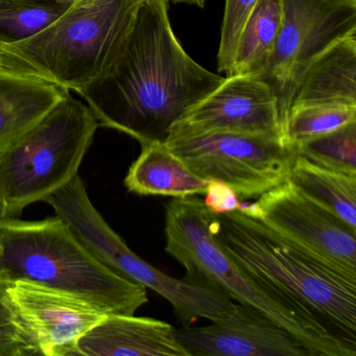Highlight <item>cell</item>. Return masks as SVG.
I'll return each instance as SVG.
<instances>
[{
  "instance_id": "obj_1",
  "label": "cell",
  "mask_w": 356,
  "mask_h": 356,
  "mask_svg": "<svg viewBox=\"0 0 356 356\" xmlns=\"http://www.w3.org/2000/svg\"><path fill=\"white\" fill-rule=\"evenodd\" d=\"M168 0H145L109 67L76 91L97 122L141 145L164 141L183 114L226 76L191 59L175 36Z\"/></svg>"
},
{
  "instance_id": "obj_2",
  "label": "cell",
  "mask_w": 356,
  "mask_h": 356,
  "mask_svg": "<svg viewBox=\"0 0 356 356\" xmlns=\"http://www.w3.org/2000/svg\"><path fill=\"white\" fill-rule=\"evenodd\" d=\"M203 200L174 197L165 208V252L187 274L202 277L233 301L250 306L285 329L310 356H356V341L332 332L312 310L261 282L237 264L214 234Z\"/></svg>"
},
{
  "instance_id": "obj_3",
  "label": "cell",
  "mask_w": 356,
  "mask_h": 356,
  "mask_svg": "<svg viewBox=\"0 0 356 356\" xmlns=\"http://www.w3.org/2000/svg\"><path fill=\"white\" fill-rule=\"evenodd\" d=\"M0 280H26L83 298L108 314H135L147 287L97 259L60 216L0 218Z\"/></svg>"
},
{
  "instance_id": "obj_4",
  "label": "cell",
  "mask_w": 356,
  "mask_h": 356,
  "mask_svg": "<svg viewBox=\"0 0 356 356\" xmlns=\"http://www.w3.org/2000/svg\"><path fill=\"white\" fill-rule=\"evenodd\" d=\"M212 227L222 247L249 274L356 341L355 280L318 264L241 212L214 214Z\"/></svg>"
},
{
  "instance_id": "obj_5",
  "label": "cell",
  "mask_w": 356,
  "mask_h": 356,
  "mask_svg": "<svg viewBox=\"0 0 356 356\" xmlns=\"http://www.w3.org/2000/svg\"><path fill=\"white\" fill-rule=\"evenodd\" d=\"M97 118L66 90L30 130L0 151V218H19L76 176L88 152Z\"/></svg>"
},
{
  "instance_id": "obj_6",
  "label": "cell",
  "mask_w": 356,
  "mask_h": 356,
  "mask_svg": "<svg viewBox=\"0 0 356 356\" xmlns=\"http://www.w3.org/2000/svg\"><path fill=\"white\" fill-rule=\"evenodd\" d=\"M145 0H76L53 24L16 47L60 86L99 78L126 41Z\"/></svg>"
},
{
  "instance_id": "obj_7",
  "label": "cell",
  "mask_w": 356,
  "mask_h": 356,
  "mask_svg": "<svg viewBox=\"0 0 356 356\" xmlns=\"http://www.w3.org/2000/svg\"><path fill=\"white\" fill-rule=\"evenodd\" d=\"M164 143L195 174L256 199L285 182L295 151L283 139L229 132L168 135Z\"/></svg>"
},
{
  "instance_id": "obj_8",
  "label": "cell",
  "mask_w": 356,
  "mask_h": 356,
  "mask_svg": "<svg viewBox=\"0 0 356 356\" xmlns=\"http://www.w3.org/2000/svg\"><path fill=\"white\" fill-rule=\"evenodd\" d=\"M282 24L261 78L278 99L284 124L293 95L310 64L333 43L356 34V0H281Z\"/></svg>"
},
{
  "instance_id": "obj_9",
  "label": "cell",
  "mask_w": 356,
  "mask_h": 356,
  "mask_svg": "<svg viewBox=\"0 0 356 356\" xmlns=\"http://www.w3.org/2000/svg\"><path fill=\"white\" fill-rule=\"evenodd\" d=\"M259 220L291 247L356 281V232L300 193L289 181L258 197Z\"/></svg>"
},
{
  "instance_id": "obj_10",
  "label": "cell",
  "mask_w": 356,
  "mask_h": 356,
  "mask_svg": "<svg viewBox=\"0 0 356 356\" xmlns=\"http://www.w3.org/2000/svg\"><path fill=\"white\" fill-rule=\"evenodd\" d=\"M208 132L283 139L274 91L258 76H226L218 88L183 114L168 135Z\"/></svg>"
},
{
  "instance_id": "obj_11",
  "label": "cell",
  "mask_w": 356,
  "mask_h": 356,
  "mask_svg": "<svg viewBox=\"0 0 356 356\" xmlns=\"http://www.w3.org/2000/svg\"><path fill=\"white\" fill-rule=\"evenodd\" d=\"M3 284L41 355L76 356L79 339L108 314L83 298L30 281H3Z\"/></svg>"
},
{
  "instance_id": "obj_12",
  "label": "cell",
  "mask_w": 356,
  "mask_h": 356,
  "mask_svg": "<svg viewBox=\"0 0 356 356\" xmlns=\"http://www.w3.org/2000/svg\"><path fill=\"white\" fill-rule=\"evenodd\" d=\"M175 337L189 356H310L291 333L241 303L208 326L175 329Z\"/></svg>"
},
{
  "instance_id": "obj_13",
  "label": "cell",
  "mask_w": 356,
  "mask_h": 356,
  "mask_svg": "<svg viewBox=\"0 0 356 356\" xmlns=\"http://www.w3.org/2000/svg\"><path fill=\"white\" fill-rule=\"evenodd\" d=\"M189 356L168 323L134 314H107L76 345V356Z\"/></svg>"
},
{
  "instance_id": "obj_14",
  "label": "cell",
  "mask_w": 356,
  "mask_h": 356,
  "mask_svg": "<svg viewBox=\"0 0 356 356\" xmlns=\"http://www.w3.org/2000/svg\"><path fill=\"white\" fill-rule=\"evenodd\" d=\"M312 105L356 107V34L333 43L304 72L289 110Z\"/></svg>"
},
{
  "instance_id": "obj_15",
  "label": "cell",
  "mask_w": 356,
  "mask_h": 356,
  "mask_svg": "<svg viewBox=\"0 0 356 356\" xmlns=\"http://www.w3.org/2000/svg\"><path fill=\"white\" fill-rule=\"evenodd\" d=\"M208 184L209 181L195 174L164 141L141 145L140 155L124 178L128 191L139 195L184 197L205 195Z\"/></svg>"
},
{
  "instance_id": "obj_16",
  "label": "cell",
  "mask_w": 356,
  "mask_h": 356,
  "mask_svg": "<svg viewBox=\"0 0 356 356\" xmlns=\"http://www.w3.org/2000/svg\"><path fill=\"white\" fill-rule=\"evenodd\" d=\"M66 90L47 81L0 74V151L42 120Z\"/></svg>"
},
{
  "instance_id": "obj_17",
  "label": "cell",
  "mask_w": 356,
  "mask_h": 356,
  "mask_svg": "<svg viewBox=\"0 0 356 356\" xmlns=\"http://www.w3.org/2000/svg\"><path fill=\"white\" fill-rule=\"evenodd\" d=\"M287 181L306 199L356 232V176L324 168L295 154Z\"/></svg>"
},
{
  "instance_id": "obj_18",
  "label": "cell",
  "mask_w": 356,
  "mask_h": 356,
  "mask_svg": "<svg viewBox=\"0 0 356 356\" xmlns=\"http://www.w3.org/2000/svg\"><path fill=\"white\" fill-rule=\"evenodd\" d=\"M282 17L281 0H258L239 35L232 76L264 74L276 45Z\"/></svg>"
},
{
  "instance_id": "obj_19",
  "label": "cell",
  "mask_w": 356,
  "mask_h": 356,
  "mask_svg": "<svg viewBox=\"0 0 356 356\" xmlns=\"http://www.w3.org/2000/svg\"><path fill=\"white\" fill-rule=\"evenodd\" d=\"M76 0H0V40H28L59 19Z\"/></svg>"
},
{
  "instance_id": "obj_20",
  "label": "cell",
  "mask_w": 356,
  "mask_h": 356,
  "mask_svg": "<svg viewBox=\"0 0 356 356\" xmlns=\"http://www.w3.org/2000/svg\"><path fill=\"white\" fill-rule=\"evenodd\" d=\"M298 155L324 168L356 176V120L332 132L299 141Z\"/></svg>"
},
{
  "instance_id": "obj_21",
  "label": "cell",
  "mask_w": 356,
  "mask_h": 356,
  "mask_svg": "<svg viewBox=\"0 0 356 356\" xmlns=\"http://www.w3.org/2000/svg\"><path fill=\"white\" fill-rule=\"evenodd\" d=\"M356 120V107L312 105L289 110L283 124V139L295 143L332 132Z\"/></svg>"
},
{
  "instance_id": "obj_22",
  "label": "cell",
  "mask_w": 356,
  "mask_h": 356,
  "mask_svg": "<svg viewBox=\"0 0 356 356\" xmlns=\"http://www.w3.org/2000/svg\"><path fill=\"white\" fill-rule=\"evenodd\" d=\"M41 355L30 329L14 309L0 280V356Z\"/></svg>"
},
{
  "instance_id": "obj_23",
  "label": "cell",
  "mask_w": 356,
  "mask_h": 356,
  "mask_svg": "<svg viewBox=\"0 0 356 356\" xmlns=\"http://www.w3.org/2000/svg\"><path fill=\"white\" fill-rule=\"evenodd\" d=\"M257 3L258 0H226L218 54V72H225L226 76L233 74L235 51L239 35L245 20Z\"/></svg>"
},
{
  "instance_id": "obj_24",
  "label": "cell",
  "mask_w": 356,
  "mask_h": 356,
  "mask_svg": "<svg viewBox=\"0 0 356 356\" xmlns=\"http://www.w3.org/2000/svg\"><path fill=\"white\" fill-rule=\"evenodd\" d=\"M203 202L214 214L241 212L253 218H259L261 214V210L256 202L245 203L229 185L220 181H209Z\"/></svg>"
},
{
  "instance_id": "obj_25",
  "label": "cell",
  "mask_w": 356,
  "mask_h": 356,
  "mask_svg": "<svg viewBox=\"0 0 356 356\" xmlns=\"http://www.w3.org/2000/svg\"><path fill=\"white\" fill-rule=\"evenodd\" d=\"M0 74L24 76L57 83L40 66L24 55L16 45L0 40Z\"/></svg>"
},
{
  "instance_id": "obj_26",
  "label": "cell",
  "mask_w": 356,
  "mask_h": 356,
  "mask_svg": "<svg viewBox=\"0 0 356 356\" xmlns=\"http://www.w3.org/2000/svg\"><path fill=\"white\" fill-rule=\"evenodd\" d=\"M172 3H186V5L195 6V7L204 8L206 0H168Z\"/></svg>"
}]
</instances>
